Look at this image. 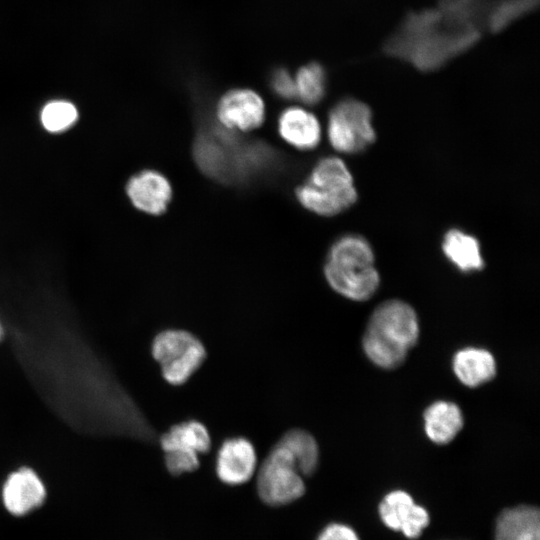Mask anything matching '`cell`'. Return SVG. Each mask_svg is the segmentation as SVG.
<instances>
[{"mask_svg": "<svg viewBox=\"0 0 540 540\" xmlns=\"http://www.w3.org/2000/svg\"><path fill=\"white\" fill-rule=\"evenodd\" d=\"M219 122L230 130L250 131L264 121L265 105L251 89H233L225 93L216 108Z\"/></svg>", "mask_w": 540, "mask_h": 540, "instance_id": "52a82bcc", "label": "cell"}, {"mask_svg": "<svg viewBox=\"0 0 540 540\" xmlns=\"http://www.w3.org/2000/svg\"><path fill=\"white\" fill-rule=\"evenodd\" d=\"M379 513L387 527L401 531L408 538L418 537L429 524L428 512L401 490L393 491L384 497Z\"/></svg>", "mask_w": 540, "mask_h": 540, "instance_id": "9c48e42d", "label": "cell"}, {"mask_svg": "<svg viewBox=\"0 0 540 540\" xmlns=\"http://www.w3.org/2000/svg\"><path fill=\"white\" fill-rule=\"evenodd\" d=\"M327 135L331 146L339 152L363 151L376 137L370 108L355 99L340 101L329 113Z\"/></svg>", "mask_w": 540, "mask_h": 540, "instance_id": "8992f818", "label": "cell"}, {"mask_svg": "<svg viewBox=\"0 0 540 540\" xmlns=\"http://www.w3.org/2000/svg\"><path fill=\"white\" fill-rule=\"evenodd\" d=\"M78 119L76 106L66 100H53L40 113L43 128L50 133H61L71 128Z\"/></svg>", "mask_w": 540, "mask_h": 540, "instance_id": "ffe728a7", "label": "cell"}, {"mask_svg": "<svg viewBox=\"0 0 540 540\" xmlns=\"http://www.w3.org/2000/svg\"><path fill=\"white\" fill-rule=\"evenodd\" d=\"M419 323L414 309L392 299L378 305L367 323L362 345L366 356L380 368L400 366L417 343Z\"/></svg>", "mask_w": 540, "mask_h": 540, "instance_id": "6da1fadb", "label": "cell"}, {"mask_svg": "<svg viewBox=\"0 0 540 540\" xmlns=\"http://www.w3.org/2000/svg\"><path fill=\"white\" fill-rule=\"evenodd\" d=\"M443 252L461 271L471 272L483 268L484 261L476 238L460 230L448 231L443 240Z\"/></svg>", "mask_w": 540, "mask_h": 540, "instance_id": "e0dca14e", "label": "cell"}, {"mask_svg": "<svg viewBox=\"0 0 540 540\" xmlns=\"http://www.w3.org/2000/svg\"><path fill=\"white\" fill-rule=\"evenodd\" d=\"M295 194L303 207L321 216L339 214L357 200L352 175L335 156L321 159Z\"/></svg>", "mask_w": 540, "mask_h": 540, "instance_id": "3957f363", "label": "cell"}, {"mask_svg": "<svg viewBox=\"0 0 540 540\" xmlns=\"http://www.w3.org/2000/svg\"><path fill=\"white\" fill-rule=\"evenodd\" d=\"M151 353L159 363L165 381L175 386L186 383L206 359L201 340L183 329H166L158 333L152 341Z\"/></svg>", "mask_w": 540, "mask_h": 540, "instance_id": "277c9868", "label": "cell"}, {"mask_svg": "<svg viewBox=\"0 0 540 540\" xmlns=\"http://www.w3.org/2000/svg\"><path fill=\"white\" fill-rule=\"evenodd\" d=\"M271 86L275 93L284 99L296 97L294 78L284 69L274 72L271 78Z\"/></svg>", "mask_w": 540, "mask_h": 540, "instance_id": "7402d4cb", "label": "cell"}, {"mask_svg": "<svg viewBox=\"0 0 540 540\" xmlns=\"http://www.w3.org/2000/svg\"><path fill=\"white\" fill-rule=\"evenodd\" d=\"M165 466L171 475L195 471L200 466L199 454L190 450H170L164 452Z\"/></svg>", "mask_w": 540, "mask_h": 540, "instance_id": "44dd1931", "label": "cell"}, {"mask_svg": "<svg viewBox=\"0 0 540 540\" xmlns=\"http://www.w3.org/2000/svg\"><path fill=\"white\" fill-rule=\"evenodd\" d=\"M126 193L138 210L158 215L163 213L172 197L170 182L161 173L143 170L133 175L126 184Z\"/></svg>", "mask_w": 540, "mask_h": 540, "instance_id": "8fae6325", "label": "cell"}, {"mask_svg": "<svg viewBox=\"0 0 540 540\" xmlns=\"http://www.w3.org/2000/svg\"><path fill=\"white\" fill-rule=\"evenodd\" d=\"M3 336H4V328H3V325H2V323L0 321V341L2 340Z\"/></svg>", "mask_w": 540, "mask_h": 540, "instance_id": "cb8c5ba5", "label": "cell"}, {"mask_svg": "<svg viewBox=\"0 0 540 540\" xmlns=\"http://www.w3.org/2000/svg\"><path fill=\"white\" fill-rule=\"evenodd\" d=\"M453 370L464 385L477 387L490 381L495 376L496 363L489 351L469 347L455 354Z\"/></svg>", "mask_w": 540, "mask_h": 540, "instance_id": "5bb4252c", "label": "cell"}, {"mask_svg": "<svg viewBox=\"0 0 540 540\" xmlns=\"http://www.w3.org/2000/svg\"><path fill=\"white\" fill-rule=\"evenodd\" d=\"M257 467L256 450L245 437L223 441L216 454L215 471L221 482L230 486L248 482Z\"/></svg>", "mask_w": 540, "mask_h": 540, "instance_id": "ba28073f", "label": "cell"}, {"mask_svg": "<svg viewBox=\"0 0 540 540\" xmlns=\"http://www.w3.org/2000/svg\"><path fill=\"white\" fill-rule=\"evenodd\" d=\"M278 132L285 142L300 150L315 148L321 139V126L316 116L296 106L280 114Z\"/></svg>", "mask_w": 540, "mask_h": 540, "instance_id": "7c38bea8", "label": "cell"}, {"mask_svg": "<svg viewBox=\"0 0 540 540\" xmlns=\"http://www.w3.org/2000/svg\"><path fill=\"white\" fill-rule=\"evenodd\" d=\"M463 426L461 409L453 402L437 401L424 413V428L428 438L436 444L451 442Z\"/></svg>", "mask_w": 540, "mask_h": 540, "instance_id": "9a60e30c", "label": "cell"}, {"mask_svg": "<svg viewBox=\"0 0 540 540\" xmlns=\"http://www.w3.org/2000/svg\"><path fill=\"white\" fill-rule=\"evenodd\" d=\"M317 540H359L357 534L350 527L333 523L328 525L319 534Z\"/></svg>", "mask_w": 540, "mask_h": 540, "instance_id": "603a6c76", "label": "cell"}, {"mask_svg": "<svg viewBox=\"0 0 540 540\" xmlns=\"http://www.w3.org/2000/svg\"><path fill=\"white\" fill-rule=\"evenodd\" d=\"M284 445L294 457L302 476L312 475L318 466L319 448L315 438L302 429H291L278 441Z\"/></svg>", "mask_w": 540, "mask_h": 540, "instance_id": "ac0fdd59", "label": "cell"}, {"mask_svg": "<svg viewBox=\"0 0 540 540\" xmlns=\"http://www.w3.org/2000/svg\"><path fill=\"white\" fill-rule=\"evenodd\" d=\"M495 540H540V514L536 507L520 505L501 512Z\"/></svg>", "mask_w": 540, "mask_h": 540, "instance_id": "4fadbf2b", "label": "cell"}, {"mask_svg": "<svg viewBox=\"0 0 540 540\" xmlns=\"http://www.w3.org/2000/svg\"><path fill=\"white\" fill-rule=\"evenodd\" d=\"M46 497L45 486L32 469L23 467L12 472L2 488L5 508L21 516L40 506Z\"/></svg>", "mask_w": 540, "mask_h": 540, "instance_id": "30bf717a", "label": "cell"}, {"mask_svg": "<svg viewBox=\"0 0 540 540\" xmlns=\"http://www.w3.org/2000/svg\"><path fill=\"white\" fill-rule=\"evenodd\" d=\"M370 244L359 235H345L330 248L324 274L327 282L340 295L365 301L378 289L380 277L375 268Z\"/></svg>", "mask_w": 540, "mask_h": 540, "instance_id": "7a4b0ae2", "label": "cell"}, {"mask_svg": "<svg viewBox=\"0 0 540 540\" xmlns=\"http://www.w3.org/2000/svg\"><path fill=\"white\" fill-rule=\"evenodd\" d=\"M259 498L267 505L290 504L305 493L303 476L290 451L277 442L263 460L257 474Z\"/></svg>", "mask_w": 540, "mask_h": 540, "instance_id": "5b68a950", "label": "cell"}, {"mask_svg": "<svg viewBox=\"0 0 540 540\" xmlns=\"http://www.w3.org/2000/svg\"><path fill=\"white\" fill-rule=\"evenodd\" d=\"M159 443L164 452L190 450L203 454L210 450L212 440L203 423L197 420H188L171 426L161 435Z\"/></svg>", "mask_w": 540, "mask_h": 540, "instance_id": "2e32d148", "label": "cell"}, {"mask_svg": "<svg viewBox=\"0 0 540 540\" xmlns=\"http://www.w3.org/2000/svg\"><path fill=\"white\" fill-rule=\"evenodd\" d=\"M296 96L304 103H318L325 94V72L317 63L301 67L294 78Z\"/></svg>", "mask_w": 540, "mask_h": 540, "instance_id": "d6986e66", "label": "cell"}]
</instances>
